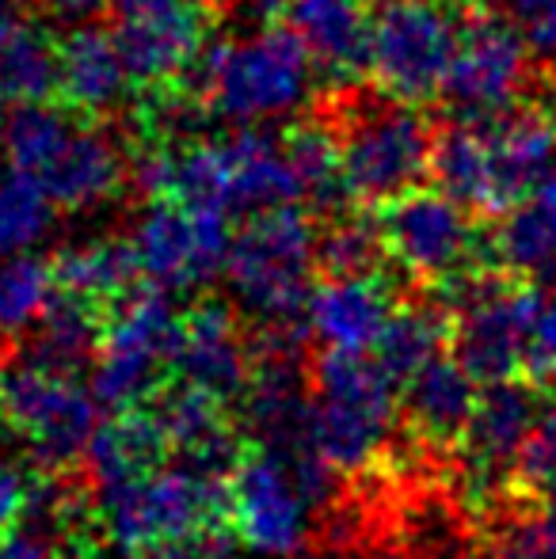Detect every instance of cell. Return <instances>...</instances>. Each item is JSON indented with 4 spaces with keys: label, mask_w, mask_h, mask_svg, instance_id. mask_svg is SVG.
I'll return each instance as SVG.
<instances>
[{
    "label": "cell",
    "mask_w": 556,
    "mask_h": 559,
    "mask_svg": "<svg viewBox=\"0 0 556 559\" xmlns=\"http://www.w3.org/2000/svg\"><path fill=\"white\" fill-rule=\"evenodd\" d=\"M556 164V122L545 111L507 107L469 115L435 138L438 187L473 214H504L519 206Z\"/></svg>",
    "instance_id": "obj_1"
},
{
    "label": "cell",
    "mask_w": 556,
    "mask_h": 559,
    "mask_svg": "<svg viewBox=\"0 0 556 559\" xmlns=\"http://www.w3.org/2000/svg\"><path fill=\"white\" fill-rule=\"evenodd\" d=\"M312 53L297 31L263 27L202 50L191 76L210 111L237 126L275 122L301 111L312 96Z\"/></svg>",
    "instance_id": "obj_2"
},
{
    "label": "cell",
    "mask_w": 556,
    "mask_h": 559,
    "mask_svg": "<svg viewBox=\"0 0 556 559\" xmlns=\"http://www.w3.org/2000/svg\"><path fill=\"white\" fill-rule=\"evenodd\" d=\"M317 263V233L309 217L294 206H271L248 217V225L233 236L225 255L229 289L248 312L263 324V332L305 328L309 278Z\"/></svg>",
    "instance_id": "obj_3"
},
{
    "label": "cell",
    "mask_w": 556,
    "mask_h": 559,
    "mask_svg": "<svg viewBox=\"0 0 556 559\" xmlns=\"http://www.w3.org/2000/svg\"><path fill=\"white\" fill-rule=\"evenodd\" d=\"M312 427L340 476H363L401 427V389L370 354L324 350L312 366Z\"/></svg>",
    "instance_id": "obj_4"
},
{
    "label": "cell",
    "mask_w": 556,
    "mask_h": 559,
    "mask_svg": "<svg viewBox=\"0 0 556 559\" xmlns=\"http://www.w3.org/2000/svg\"><path fill=\"white\" fill-rule=\"evenodd\" d=\"M225 479L176 456L149 476L99 491V530L119 552L141 559L179 537L225 525Z\"/></svg>",
    "instance_id": "obj_5"
},
{
    "label": "cell",
    "mask_w": 556,
    "mask_h": 559,
    "mask_svg": "<svg viewBox=\"0 0 556 559\" xmlns=\"http://www.w3.org/2000/svg\"><path fill=\"white\" fill-rule=\"evenodd\" d=\"M450 350L476 384L530 373L545 301L527 282L465 274L450 282Z\"/></svg>",
    "instance_id": "obj_6"
},
{
    "label": "cell",
    "mask_w": 556,
    "mask_h": 559,
    "mask_svg": "<svg viewBox=\"0 0 556 559\" xmlns=\"http://www.w3.org/2000/svg\"><path fill=\"white\" fill-rule=\"evenodd\" d=\"M461 20L450 0H378L370 12V76L404 104L438 96L458 53Z\"/></svg>",
    "instance_id": "obj_7"
},
{
    "label": "cell",
    "mask_w": 556,
    "mask_h": 559,
    "mask_svg": "<svg viewBox=\"0 0 556 559\" xmlns=\"http://www.w3.org/2000/svg\"><path fill=\"white\" fill-rule=\"evenodd\" d=\"M96 392H88L76 373L35 366H8L0 392V430L31 453L43 472H61L84 456L96 435Z\"/></svg>",
    "instance_id": "obj_8"
},
{
    "label": "cell",
    "mask_w": 556,
    "mask_h": 559,
    "mask_svg": "<svg viewBox=\"0 0 556 559\" xmlns=\"http://www.w3.org/2000/svg\"><path fill=\"white\" fill-rule=\"evenodd\" d=\"M179 332V312L161 286L127 294L107 312L104 346H99L92 392L104 407L149 404L168 384V361Z\"/></svg>",
    "instance_id": "obj_9"
},
{
    "label": "cell",
    "mask_w": 556,
    "mask_h": 559,
    "mask_svg": "<svg viewBox=\"0 0 556 559\" xmlns=\"http://www.w3.org/2000/svg\"><path fill=\"white\" fill-rule=\"evenodd\" d=\"M435 156V133L416 107L397 99L386 107H358L343 126L340 160H343V191L358 202H378L419 187L430 171Z\"/></svg>",
    "instance_id": "obj_10"
},
{
    "label": "cell",
    "mask_w": 556,
    "mask_h": 559,
    "mask_svg": "<svg viewBox=\"0 0 556 559\" xmlns=\"http://www.w3.org/2000/svg\"><path fill=\"white\" fill-rule=\"evenodd\" d=\"M469 214L473 210L450 199L442 187L438 191L412 187V191L389 199L381 210V248L412 278L450 286V282L473 274V263L481 255V236H476Z\"/></svg>",
    "instance_id": "obj_11"
},
{
    "label": "cell",
    "mask_w": 556,
    "mask_h": 559,
    "mask_svg": "<svg viewBox=\"0 0 556 559\" xmlns=\"http://www.w3.org/2000/svg\"><path fill=\"white\" fill-rule=\"evenodd\" d=\"M549 392L553 384H542L534 377H507V381L481 384L465 435L453 449L461 476L476 499H496V495L511 491L514 464H519V453Z\"/></svg>",
    "instance_id": "obj_12"
},
{
    "label": "cell",
    "mask_w": 556,
    "mask_h": 559,
    "mask_svg": "<svg viewBox=\"0 0 556 559\" xmlns=\"http://www.w3.org/2000/svg\"><path fill=\"white\" fill-rule=\"evenodd\" d=\"M309 499L271 449L248 438L225 479V525L260 556H294L309 537Z\"/></svg>",
    "instance_id": "obj_13"
},
{
    "label": "cell",
    "mask_w": 556,
    "mask_h": 559,
    "mask_svg": "<svg viewBox=\"0 0 556 559\" xmlns=\"http://www.w3.org/2000/svg\"><path fill=\"white\" fill-rule=\"evenodd\" d=\"M229 243V214L168 199H156L130 233L141 278L161 289H191L210 282L225 271Z\"/></svg>",
    "instance_id": "obj_14"
},
{
    "label": "cell",
    "mask_w": 556,
    "mask_h": 559,
    "mask_svg": "<svg viewBox=\"0 0 556 559\" xmlns=\"http://www.w3.org/2000/svg\"><path fill=\"white\" fill-rule=\"evenodd\" d=\"M115 38L130 76L153 92L171 88L206 50V8L199 0H111Z\"/></svg>",
    "instance_id": "obj_15"
},
{
    "label": "cell",
    "mask_w": 556,
    "mask_h": 559,
    "mask_svg": "<svg viewBox=\"0 0 556 559\" xmlns=\"http://www.w3.org/2000/svg\"><path fill=\"white\" fill-rule=\"evenodd\" d=\"M530 81V46L507 15H473L461 23L458 53L442 96L465 115H496L519 99Z\"/></svg>",
    "instance_id": "obj_16"
},
{
    "label": "cell",
    "mask_w": 556,
    "mask_h": 559,
    "mask_svg": "<svg viewBox=\"0 0 556 559\" xmlns=\"http://www.w3.org/2000/svg\"><path fill=\"white\" fill-rule=\"evenodd\" d=\"M168 381L214 392L225 404H240L252 381V346L222 301H199L179 317Z\"/></svg>",
    "instance_id": "obj_17"
},
{
    "label": "cell",
    "mask_w": 556,
    "mask_h": 559,
    "mask_svg": "<svg viewBox=\"0 0 556 559\" xmlns=\"http://www.w3.org/2000/svg\"><path fill=\"white\" fill-rule=\"evenodd\" d=\"M35 183L58 210H96L111 202L127 183V156L119 141L92 118H73L50 160L35 171Z\"/></svg>",
    "instance_id": "obj_18"
},
{
    "label": "cell",
    "mask_w": 556,
    "mask_h": 559,
    "mask_svg": "<svg viewBox=\"0 0 556 559\" xmlns=\"http://www.w3.org/2000/svg\"><path fill=\"white\" fill-rule=\"evenodd\" d=\"M397 309L401 305L378 271L328 274V282L309 294L305 320L309 335H317L324 350L370 354Z\"/></svg>",
    "instance_id": "obj_19"
},
{
    "label": "cell",
    "mask_w": 556,
    "mask_h": 559,
    "mask_svg": "<svg viewBox=\"0 0 556 559\" xmlns=\"http://www.w3.org/2000/svg\"><path fill=\"white\" fill-rule=\"evenodd\" d=\"M476 392L481 384L473 381V373L453 354L438 350L401 384V427L423 449H458Z\"/></svg>",
    "instance_id": "obj_20"
},
{
    "label": "cell",
    "mask_w": 556,
    "mask_h": 559,
    "mask_svg": "<svg viewBox=\"0 0 556 559\" xmlns=\"http://www.w3.org/2000/svg\"><path fill=\"white\" fill-rule=\"evenodd\" d=\"M130 66L119 50L115 31L99 23L69 27L58 43V96L61 104L81 118H99L127 99Z\"/></svg>",
    "instance_id": "obj_21"
},
{
    "label": "cell",
    "mask_w": 556,
    "mask_h": 559,
    "mask_svg": "<svg viewBox=\"0 0 556 559\" xmlns=\"http://www.w3.org/2000/svg\"><path fill=\"white\" fill-rule=\"evenodd\" d=\"M217 156H222V191L229 214H260L297 199L286 141L245 126L233 138L217 141Z\"/></svg>",
    "instance_id": "obj_22"
},
{
    "label": "cell",
    "mask_w": 556,
    "mask_h": 559,
    "mask_svg": "<svg viewBox=\"0 0 556 559\" xmlns=\"http://www.w3.org/2000/svg\"><path fill=\"white\" fill-rule=\"evenodd\" d=\"M84 456H88V472L96 487L107 491V487L130 484V479L149 476L153 468L168 464L171 442L153 404H138L119 407V412H111V419L99 423Z\"/></svg>",
    "instance_id": "obj_23"
},
{
    "label": "cell",
    "mask_w": 556,
    "mask_h": 559,
    "mask_svg": "<svg viewBox=\"0 0 556 559\" xmlns=\"http://www.w3.org/2000/svg\"><path fill=\"white\" fill-rule=\"evenodd\" d=\"M294 31L332 81H351L370 61V12L363 0H294Z\"/></svg>",
    "instance_id": "obj_24"
},
{
    "label": "cell",
    "mask_w": 556,
    "mask_h": 559,
    "mask_svg": "<svg viewBox=\"0 0 556 559\" xmlns=\"http://www.w3.org/2000/svg\"><path fill=\"white\" fill-rule=\"evenodd\" d=\"M58 96V38L35 15L0 12V99L46 104Z\"/></svg>",
    "instance_id": "obj_25"
},
{
    "label": "cell",
    "mask_w": 556,
    "mask_h": 559,
    "mask_svg": "<svg viewBox=\"0 0 556 559\" xmlns=\"http://www.w3.org/2000/svg\"><path fill=\"white\" fill-rule=\"evenodd\" d=\"M35 328L38 332H35V343H31L27 361L58 369V373H81L88 361L99 358L107 312L99 309V305L84 301V297L58 289Z\"/></svg>",
    "instance_id": "obj_26"
},
{
    "label": "cell",
    "mask_w": 556,
    "mask_h": 559,
    "mask_svg": "<svg viewBox=\"0 0 556 559\" xmlns=\"http://www.w3.org/2000/svg\"><path fill=\"white\" fill-rule=\"evenodd\" d=\"M54 278L58 289L111 312L122 297L138 289L141 266L130 240H88L54 255Z\"/></svg>",
    "instance_id": "obj_27"
},
{
    "label": "cell",
    "mask_w": 556,
    "mask_h": 559,
    "mask_svg": "<svg viewBox=\"0 0 556 559\" xmlns=\"http://www.w3.org/2000/svg\"><path fill=\"white\" fill-rule=\"evenodd\" d=\"M442 343H450V312L427 309V305H412V309H397L393 320L386 324L378 346L370 350V358L393 377V384L401 389L412 373L430 361Z\"/></svg>",
    "instance_id": "obj_28"
},
{
    "label": "cell",
    "mask_w": 556,
    "mask_h": 559,
    "mask_svg": "<svg viewBox=\"0 0 556 559\" xmlns=\"http://www.w3.org/2000/svg\"><path fill=\"white\" fill-rule=\"evenodd\" d=\"M54 294H58L54 263L31 251L0 255V335H20L35 328Z\"/></svg>",
    "instance_id": "obj_29"
},
{
    "label": "cell",
    "mask_w": 556,
    "mask_h": 559,
    "mask_svg": "<svg viewBox=\"0 0 556 559\" xmlns=\"http://www.w3.org/2000/svg\"><path fill=\"white\" fill-rule=\"evenodd\" d=\"M496 259L519 278H553L556 274L553 228L534 199L507 210L504 225L496 233Z\"/></svg>",
    "instance_id": "obj_30"
},
{
    "label": "cell",
    "mask_w": 556,
    "mask_h": 559,
    "mask_svg": "<svg viewBox=\"0 0 556 559\" xmlns=\"http://www.w3.org/2000/svg\"><path fill=\"white\" fill-rule=\"evenodd\" d=\"M286 156L297 179V199L312 206H332L343 191L340 138L324 126H297L286 138Z\"/></svg>",
    "instance_id": "obj_31"
},
{
    "label": "cell",
    "mask_w": 556,
    "mask_h": 559,
    "mask_svg": "<svg viewBox=\"0 0 556 559\" xmlns=\"http://www.w3.org/2000/svg\"><path fill=\"white\" fill-rule=\"evenodd\" d=\"M54 199L35 179L8 171L0 179V255L31 251L54 225Z\"/></svg>",
    "instance_id": "obj_32"
},
{
    "label": "cell",
    "mask_w": 556,
    "mask_h": 559,
    "mask_svg": "<svg viewBox=\"0 0 556 559\" xmlns=\"http://www.w3.org/2000/svg\"><path fill=\"white\" fill-rule=\"evenodd\" d=\"M511 495L527 507H556V392H549L514 464Z\"/></svg>",
    "instance_id": "obj_33"
},
{
    "label": "cell",
    "mask_w": 556,
    "mask_h": 559,
    "mask_svg": "<svg viewBox=\"0 0 556 559\" xmlns=\"http://www.w3.org/2000/svg\"><path fill=\"white\" fill-rule=\"evenodd\" d=\"M381 255H386L381 233L370 222H335L324 236H317V263L328 274L374 271Z\"/></svg>",
    "instance_id": "obj_34"
},
{
    "label": "cell",
    "mask_w": 556,
    "mask_h": 559,
    "mask_svg": "<svg viewBox=\"0 0 556 559\" xmlns=\"http://www.w3.org/2000/svg\"><path fill=\"white\" fill-rule=\"evenodd\" d=\"M504 15L530 50L556 61V0H504Z\"/></svg>",
    "instance_id": "obj_35"
},
{
    "label": "cell",
    "mask_w": 556,
    "mask_h": 559,
    "mask_svg": "<svg viewBox=\"0 0 556 559\" xmlns=\"http://www.w3.org/2000/svg\"><path fill=\"white\" fill-rule=\"evenodd\" d=\"M233 545H237V537H233L229 525H210V530H199V533H191V537H179L141 559H237Z\"/></svg>",
    "instance_id": "obj_36"
},
{
    "label": "cell",
    "mask_w": 556,
    "mask_h": 559,
    "mask_svg": "<svg viewBox=\"0 0 556 559\" xmlns=\"http://www.w3.org/2000/svg\"><path fill=\"white\" fill-rule=\"evenodd\" d=\"M50 525L46 518H35V522L20 525L15 533L0 537V559H61V552L54 548Z\"/></svg>",
    "instance_id": "obj_37"
},
{
    "label": "cell",
    "mask_w": 556,
    "mask_h": 559,
    "mask_svg": "<svg viewBox=\"0 0 556 559\" xmlns=\"http://www.w3.org/2000/svg\"><path fill=\"white\" fill-rule=\"evenodd\" d=\"M542 384H556V297L545 301L542 320H537L534 335V354H530V373Z\"/></svg>",
    "instance_id": "obj_38"
},
{
    "label": "cell",
    "mask_w": 556,
    "mask_h": 559,
    "mask_svg": "<svg viewBox=\"0 0 556 559\" xmlns=\"http://www.w3.org/2000/svg\"><path fill=\"white\" fill-rule=\"evenodd\" d=\"M514 530L527 537V545L534 548L537 559H556V507H542Z\"/></svg>",
    "instance_id": "obj_39"
},
{
    "label": "cell",
    "mask_w": 556,
    "mask_h": 559,
    "mask_svg": "<svg viewBox=\"0 0 556 559\" xmlns=\"http://www.w3.org/2000/svg\"><path fill=\"white\" fill-rule=\"evenodd\" d=\"M43 8L50 20L66 27H84V23H96L111 8V0H43Z\"/></svg>",
    "instance_id": "obj_40"
},
{
    "label": "cell",
    "mask_w": 556,
    "mask_h": 559,
    "mask_svg": "<svg viewBox=\"0 0 556 559\" xmlns=\"http://www.w3.org/2000/svg\"><path fill=\"white\" fill-rule=\"evenodd\" d=\"M534 202H537V210H542V217L549 222L553 228V240H556V164L549 171H545V179L534 187Z\"/></svg>",
    "instance_id": "obj_41"
},
{
    "label": "cell",
    "mask_w": 556,
    "mask_h": 559,
    "mask_svg": "<svg viewBox=\"0 0 556 559\" xmlns=\"http://www.w3.org/2000/svg\"><path fill=\"white\" fill-rule=\"evenodd\" d=\"M488 559H537V552L527 545V537H522V533L514 530L511 537L499 540V545L492 548V556H488Z\"/></svg>",
    "instance_id": "obj_42"
},
{
    "label": "cell",
    "mask_w": 556,
    "mask_h": 559,
    "mask_svg": "<svg viewBox=\"0 0 556 559\" xmlns=\"http://www.w3.org/2000/svg\"><path fill=\"white\" fill-rule=\"evenodd\" d=\"M240 8L260 20H271V15H282L286 8H294V0H240Z\"/></svg>",
    "instance_id": "obj_43"
},
{
    "label": "cell",
    "mask_w": 556,
    "mask_h": 559,
    "mask_svg": "<svg viewBox=\"0 0 556 559\" xmlns=\"http://www.w3.org/2000/svg\"><path fill=\"white\" fill-rule=\"evenodd\" d=\"M545 115H549L553 122H556V76H553L549 84H545Z\"/></svg>",
    "instance_id": "obj_44"
},
{
    "label": "cell",
    "mask_w": 556,
    "mask_h": 559,
    "mask_svg": "<svg viewBox=\"0 0 556 559\" xmlns=\"http://www.w3.org/2000/svg\"><path fill=\"white\" fill-rule=\"evenodd\" d=\"M4 377H8V358H4V350H0V392H4Z\"/></svg>",
    "instance_id": "obj_45"
},
{
    "label": "cell",
    "mask_w": 556,
    "mask_h": 559,
    "mask_svg": "<svg viewBox=\"0 0 556 559\" xmlns=\"http://www.w3.org/2000/svg\"><path fill=\"white\" fill-rule=\"evenodd\" d=\"M8 4H12V0H0V12H8Z\"/></svg>",
    "instance_id": "obj_46"
}]
</instances>
